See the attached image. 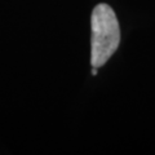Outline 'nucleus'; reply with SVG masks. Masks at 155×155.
<instances>
[{
    "label": "nucleus",
    "instance_id": "obj_2",
    "mask_svg": "<svg viewBox=\"0 0 155 155\" xmlns=\"http://www.w3.org/2000/svg\"><path fill=\"white\" fill-rule=\"evenodd\" d=\"M97 72H98V69L92 66V75H97Z\"/></svg>",
    "mask_w": 155,
    "mask_h": 155
},
{
    "label": "nucleus",
    "instance_id": "obj_1",
    "mask_svg": "<svg viewBox=\"0 0 155 155\" xmlns=\"http://www.w3.org/2000/svg\"><path fill=\"white\" fill-rule=\"evenodd\" d=\"M91 65L102 67L118 49L120 43V27L114 9L101 3L92 12Z\"/></svg>",
    "mask_w": 155,
    "mask_h": 155
}]
</instances>
